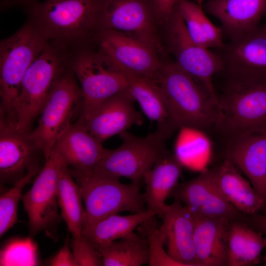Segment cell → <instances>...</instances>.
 I'll return each instance as SVG.
<instances>
[{
    "label": "cell",
    "instance_id": "cb8c5ba5",
    "mask_svg": "<svg viewBox=\"0 0 266 266\" xmlns=\"http://www.w3.org/2000/svg\"><path fill=\"white\" fill-rule=\"evenodd\" d=\"M183 166L179 158L169 152L145 173L144 195L147 209L166 210L168 205L165 201L178 186Z\"/></svg>",
    "mask_w": 266,
    "mask_h": 266
},
{
    "label": "cell",
    "instance_id": "f546056e",
    "mask_svg": "<svg viewBox=\"0 0 266 266\" xmlns=\"http://www.w3.org/2000/svg\"><path fill=\"white\" fill-rule=\"evenodd\" d=\"M178 11L191 38L205 48L217 49L224 44L223 33L206 16L201 5L189 0H180Z\"/></svg>",
    "mask_w": 266,
    "mask_h": 266
},
{
    "label": "cell",
    "instance_id": "603a6c76",
    "mask_svg": "<svg viewBox=\"0 0 266 266\" xmlns=\"http://www.w3.org/2000/svg\"><path fill=\"white\" fill-rule=\"evenodd\" d=\"M195 216L194 241L199 266H228V238L231 221Z\"/></svg>",
    "mask_w": 266,
    "mask_h": 266
},
{
    "label": "cell",
    "instance_id": "7a4b0ae2",
    "mask_svg": "<svg viewBox=\"0 0 266 266\" xmlns=\"http://www.w3.org/2000/svg\"><path fill=\"white\" fill-rule=\"evenodd\" d=\"M99 0H45L33 3L29 23L49 42L68 48L93 46L99 30Z\"/></svg>",
    "mask_w": 266,
    "mask_h": 266
},
{
    "label": "cell",
    "instance_id": "f35d334b",
    "mask_svg": "<svg viewBox=\"0 0 266 266\" xmlns=\"http://www.w3.org/2000/svg\"><path fill=\"white\" fill-rule=\"evenodd\" d=\"M265 248H266V253H265V256L264 260L265 263V265L266 266V245H265Z\"/></svg>",
    "mask_w": 266,
    "mask_h": 266
},
{
    "label": "cell",
    "instance_id": "2e32d148",
    "mask_svg": "<svg viewBox=\"0 0 266 266\" xmlns=\"http://www.w3.org/2000/svg\"><path fill=\"white\" fill-rule=\"evenodd\" d=\"M135 101L128 87L79 118L89 133L103 143L110 137L126 132L134 125L142 124L143 117L135 109Z\"/></svg>",
    "mask_w": 266,
    "mask_h": 266
},
{
    "label": "cell",
    "instance_id": "83f0119b",
    "mask_svg": "<svg viewBox=\"0 0 266 266\" xmlns=\"http://www.w3.org/2000/svg\"><path fill=\"white\" fill-rule=\"evenodd\" d=\"M228 266L257 265L266 245L263 234L239 221H231L228 238Z\"/></svg>",
    "mask_w": 266,
    "mask_h": 266
},
{
    "label": "cell",
    "instance_id": "9c48e42d",
    "mask_svg": "<svg viewBox=\"0 0 266 266\" xmlns=\"http://www.w3.org/2000/svg\"><path fill=\"white\" fill-rule=\"evenodd\" d=\"M161 33L167 53L172 56L177 65L218 98L212 78L222 71L221 60L215 52L200 46L191 38L178 6L161 26Z\"/></svg>",
    "mask_w": 266,
    "mask_h": 266
},
{
    "label": "cell",
    "instance_id": "e575fe53",
    "mask_svg": "<svg viewBox=\"0 0 266 266\" xmlns=\"http://www.w3.org/2000/svg\"><path fill=\"white\" fill-rule=\"evenodd\" d=\"M161 26L177 7L180 0H153Z\"/></svg>",
    "mask_w": 266,
    "mask_h": 266
},
{
    "label": "cell",
    "instance_id": "ffe728a7",
    "mask_svg": "<svg viewBox=\"0 0 266 266\" xmlns=\"http://www.w3.org/2000/svg\"><path fill=\"white\" fill-rule=\"evenodd\" d=\"M55 145L68 166L84 175L93 173L106 150L102 143L87 130L80 118L61 133Z\"/></svg>",
    "mask_w": 266,
    "mask_h": 266
},
{
    "label": "cell",
    "instance_id": "5b68a950",
    "mask_svg": "<svg viewBox=\"0 0 266 266\" xmlns=\"http://www.w3.org/2000/svg\"><path fill=\"white\" fill-rule=\"evenodd\" d=\"M69 169L80 186L85 204L83 229L112 214L123 211L138 213L146 209L139 184H124L119 178L94 172L84 175Z\"/></svg>",
    "mask_w": 266,
    "mask_h": 266
},
{
    "label": "cell",
    "instance_id": "7c38bea8",
    "mask_svg": "<svg viewBox=\"0 0 266 266\" xmlns=\"http://www.w3.org/2000/svg\"><path fill=\"white\" fill-rule=\"evenodd\" d=\"M71 67L80 84L85 115L107 98L128 87L125 75L94 47L79 49L73 56Z\"/></svg>",
    "mask_w": 266,
    "mask_h": 266
},
{
    "label": "cell",
    "instance_id": "484cf974",
    "mask_svg": "<svg viewBox=\"0 0 266 266\" xmlns=\"http://www.w3.org/2000/svg\"><path fill=\"white\" fill-rule=\"evenodd\" d=\"M165 211L146 209L138 213L125 216L112 214L83 229L81 235L98 249L104 244L133 232L143 222L153 216H160Z\"/></svg>",
    "mask_w": 266,
    "mask_h": 266
},
{
    "label": "cell",
    "instance_id": "4fadbf2b",
    "mask_svg": "<svg viewBox=\"0 0 266 266\" xmlns=\"http://www.w3.org/2000/svg\"><path fill=\"white\" fill-rule=\"evenodd\" d=\"M215 52L228 82L266 84V29L253 31L224 43Z\"/></svg>",
    "mask_w": 266,
    "mask_h": 266
},
{
    "label": "cell",
    "instance_id": "52a82bcc",
    "mask_svg": "<svg viewBox=\"0 0 266 266\" xmlns=\"http://www.w3.org/2000/svg\"><path fill=\"white\" fill-rule=\"evenodd\" d=\"M119 135L121 145L114 149H106L93 172L126 177L140 184L145 173L170 152L165 144L168 137L158 129L144 137L127 131Z\"/></svg>",
    "mask_w": 266,
    "mask_h": 266
},
{
    "label": "cell",
    "instance_id": "8992f818",
    "mask_svg": "<svg viewBox=\"0 0 266 266\" xmlns=\"http://www.w3.org/2000/svg\"><path fill=\"white\" fill-rule=\"evenodd\" d=\"M98 20L99 32L113 31L127 35L167 58L153 0H99Z\"/></svg>",
    "mask_w": 266,
    "mask_h": 266
},
{
    "label": "cell",
    "instance_id": "4316f807",
    "mask_svg": "<svg viewBox=\"0 0 266 266\" xmlns=\"http://www.w3.org/2000/svg\"><path fill=\"white\" fill-rule=\"evenodd\" d=\"M56 194L61 215L72 238L80 237L85 218L83 200L80 186L71 174L66 160L59 170Z\"/></svg>",
    "mask_w": 266,
    "mask_h": 266
},
{
    "label": "cell",
    "instance_id": "836d02e7",
    "mask_svg": "<svg viewBox=\"0 0 266 266\" xmlns=\"http://www.w3.org/2000/svg\"><path fill=\"white\" fill-rule=\"evenodd\" d=\"M52 266H78L69 248V239L67 236L64 246L50 263Z\"/></svg>",
    "mask_w": 266,
    "mask_h": 266
},
{
    "label": "cell",
    "instance_id": "44dd1931",
    "mask_svg": "<svg viewBox=\"0 0 266 266\" xmlns=\"http://www.w3.org/2000/svg\"><path fill=\"white\" fill-rule=\"evenodd\" d=\"M207 12L221 23L223 34L229 40L255 30L266 12V0H209Z\"/></svg>",
    "mask_w": 266,
    "mask_h": 266
},
{
    "label": "cell",
    "instance_id": "d6a6232c",
    "mask_svg": "<svg viewBox=\"0 0 266 266\" xmlns=\"http://www.w3.org/2000/svg\"><path fill=\"white\" fill-rule=\"evenodd\" d=\"M72 252L78 266H102V258L98 249L81 235L70 240Z\"/></svg>",
    "mask_w": 266,
    "mask_h": 266
},
{
    "label": "cell",
    "instance_id": "8d00e7d4",
    "mask_svg": "<svg viewBox=\"0 0 266 266\" xmlns=\"http://www.w3.org/2000/svg\"><path fill=\"white\" fill-rule=\"evenodd\" d=\"M196 2L199 4L201 5L205 0H195Z\"/></svg>",
    "mask_w": 266,
    "mask_h": 266
},
{
    "label": "cell",
    "instance_id": "8fae6325",
    "mask_svg": "<svg viewBox=\"0 0 266 266\" xmlns=\"http://www.w3.org/2000/svg\"><path fill=\"white\" fill-rule=\"evenodd\" d=\"M71 66L60 78L31 132L46 160L61 133L71 124L76 108L83 109V98Z\"/></svg>",
    "mask_w": 266,
    "mask_h": 266
},
{
    "label": "cell",
    "instance_id": "f1b7e54d",
    "mask_svg": "<svg viewBox=\"0 0 266 266\" xmlns=\"http://www.w3.org/2000/svg\"><path fill=\"white\" fill-rule=\"evenodd\" d=\"M104 266H140L149 265L150 250L147 239L134 232L98 248Z\"/></svg>",
    "mask_w": 266,
    "mask_h": 266
},
{
    "label": "cell",
    "instance_id": "1f68e13d",
    "mask_svg": "<svg viewBox=\"0 0 266 266\" xmlns=\"http://www.w3.org/2000/svg\"><path fill=\"white\" fill-rule=\"evenodd\" d=\"M40 171L29 172L14 184L12 188L0 198V237L13 226L18 220V206L24 187L35 177Z\"/></svg>",
    "mask_w": 266,
    "mask_h": 266
},
{
    "label": "cell",
    "instance_id": "74e56055",
    "mask_svg": "<svg viewBox=\"0 0 266 266\" xmlns=\"http://www.w3.org/2000/svg\"><path fill=\"white\" fill-rule=\"evenodd\" d=\"M33 0H17L18 2H30L31 1H33Z\"/></svg>",
    "mask_w": 266,
    "mask_h": 266
},
{
    "label": "cell",
    "instance_id": "d4e9b609",
    "mask_svg": "<svg viewBox=\"0 0 266 266\" xmlns=\"http://www.w3.org/2000/svg\"><path fill=\"white\" fill-rule=\"evenodd\" d=\"M124 75L128 80L131 93L144 114L151 121L157 122V129L170 137L178 128L173 121L155 82L151 78Z\"/></svg>",
    "mask_w": 266,
    "mask_h": 266
},
{
    "label": "cell",
    "instance_id": "277c9868",
    "mask_svg": "<svg viewBox=\"0 0 266 266\" xmlns=\"http://www.w3.org/2000/svg\"><path fill=\"white\" fill-rule=\"evenodd\" d=\"M48 41L29 22L0 44V122L16 126L14 104L24 76Z\"/></svg>",
    "mask_w": 266,
    "mask_h": 266
},
{
    "label": "cell",
    "instance_id": "ac0fdd59",
    "mask_svg": "<svg viewBox=\"0 0 266 266\" xmlns=\"http://www.w3.org/2000/svg\"><path fill=\"white\" fill-rule=\"evenodd\" d=\"M225 159L244 174L266 204V130L229 139Z\"/></svg>",
    "mask_w": 266,
    "mask_h": 266
},
{
    "label": "cell",
    "instance_id": "d590c367",
    "mask_svg": "<svg viewBox=\"0 0 266 266\" xmlns=\"http://www.w3.org/2000/svg\"><path fill=\"white\" fill-rule=\"evenodd\" d=\"M248 226L262 234H266V211L250 215Z\"/></svg>",
    "mask_w": 266,
    "mask_h": 266
},
{
    "label": "cell",
    "instance_id": "e0dca14e",
    "mask_svg": "<svg viewBox=\"0 0 266 266\" xmlns=\"http://www.w3.org/2000/svg\"><path fill=\"white\" fill-rule=\"evenodd\" d=\"M172 196L195 216L223 218L248 224L250 215L238 210L220 194L211 181L209 169L177 186Z\"/></svg>",
    "mask_w": 266,
    "mask_h": 266
},
{
    "label": "cell",
    "instance_id": "ab89813d",
    "mask_svg": "<svg viewBox=\"0 0 266 266\" xmlns=\"http://www.w3.org/2000/svg\"><path fill=\"white\" fill-rule=\"evenodd\" d=\"M264 27H265V28L266 29V24L264 25Z\"/></svg>",
    "mask_w": 266,
    "mask_h": 266
},
{
    "label": "cell",
    "instance_id": "9a60e30c",
    "mask_svg": "<svg viewBox=\"0 0 266 266\" xmlns=\"http://www.w3.org/2000/svg\"><path fill=\"white\" fill-rule=\"evenodd\" d=\"M46 161L43 149L27 132L0 122V183L13 185L29 172L41 171Z\"/></svg>",
    "mask_w": 266,
    "mask_h": 266
},
{
    "label": "cell",
    "instance_id": "6da1fadb",
    "mask_svg": "<svg viewBox=\"0 0 266 266\" xmlns=\"http://www.w3.org/2000/svg\"><path fill=\"white\" fill-rule=\"evenodd\" d=\"M152 79L178 129H217L222 117L219 99L201 82L167 58Z\"/></svg>",
    "mask_w": 266,
    "mask_h": 266
},
{
    "label": "cell",
    "instance_id": "7402d4cb",
    "mask_svg": "<svg viewBox=\"0 0 266 266\" xmlns=\"http://www.w3.org/2000/svg\"><path fill=\"white\" fill-rule=\"evenodd\" d=\"M209 170L215 188L238 210L248 215L266 210L265 201L230 161L225 159L220 165Z\"/></svg>",
    "mask_w": 266,
    "mask_h": 266
},
{
    "label": "cell",
    "instance_id": "4dcf8cb0",
    "mask_svg": "<svg viewBox=\"0 0 266 266\" xmlns=\"http://www.w3.org/2000/svg\"><path fill=\"white\" fill-rule=\"evenodd\" d=\"M155 216H153L144 222L139 229L142 236L148 243L150 260V266H180L171 258L164 248L166 235V226L164 222L159 228L156 223Z\"/></svg>",
    "mask_w": 266,
    "mask_h": 266
},
{
    "label": "cell",
    "instance_id": "5bb4252c",
    "mask_svg": "<svg viewBox=\"0 0 266 266\" xmlns=\"http://www.w3.org/2000/svg\"><path fill=\"white\" fill-rule=\"evenodd\" d=\"M93 47L124 74L153 78L165 60L146 44L113 31L100 32Z\"/></svg>",
    "mask_w": 266,
    "mask_h": 266
},
{
    "label": "cell",
    "instance_id": "d6986e66",
    "mask_svg": "<svg viewBox=\"0 0 266 266\" xmlns=\"http://www.w3.org/2000/svg\"><path fill=\"white\" fill-rule=\"evenodd\" d=\"M159 216L166 226L165 242L169 257L180 266H199L194 241L195 215L174 198Z\"/></svg>",
    "mask_w": 266,
    "mask_h": 266
},
{
    "label": "cell",
    "instance_id": "3957f363",
    "mask_svg": "<svg viewBox=\"0 0 266 266\" xmlns=\"http://www.w3.org/2000/svg\"><path fill=\"white\" fill-rule=\"evenodd\" d=\"M73 56L69 49L49 42L26 71L14 107L16 128L32 132L58 81L71 66Z\"/></svg>",
    "mask_w": 266,
    "mask_h": 266
},
{
    "label": "cell",
    "instance_id": "30bf717a",
    "mask_svg": "<svg viewBox=\"0 0 266 266\" xmlns=\"http://www.w3.org/2000/svg\"><path fill=\"white\" fill-rule=\"evenodd\" d=\"M65 159L54 145L30 189L21 199L29 219L30 238L41 231L54 238L61 218L58 213L57 184L60 167Z\"/></svg>",
    "mask_w": 266,
    "mask_h": 266
},
{
    "label": "cell",
    "instance_id": "ba28073f",
    "mask_svg": "<svg viewBox=\"0 0 266 266\" xmlns=\"http://www.w3.org/2000/svg\"><path fill=\"white\" fill-rule=\"evenodd\" d=\"M218 97L222 117L217 130L228 139L266 130V84L228 82Z\"/></svg>",
    "mask_w": 266,
    "mask_h": 266
}]
</instances>
